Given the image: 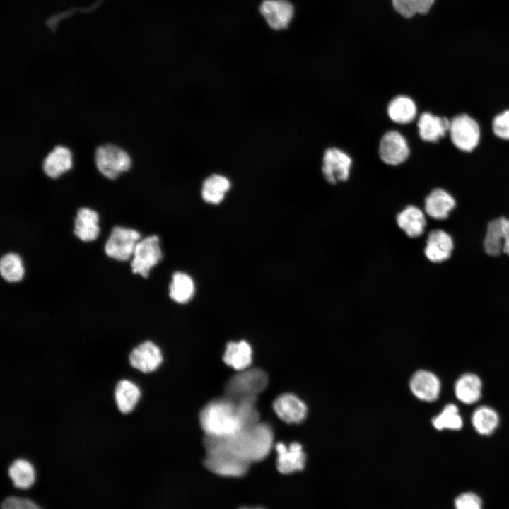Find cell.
Masks as SVG:
<instances>
[{"label":"cell","instance_id":"9c48e42d","mask_svg":"<svg viewBox=\"0 0 509 509\" xmlns=\"http://www.w3.org/2000/svg\"><path fill=\"white\" fill-rule=\"evenodd\" d=\"M99 212L89 206H81L75 212L72 222V234L80 242L90 243L101 235Z\"/></svg>","mask_w":509,"mask_h":509},{"label":"cell","instance_id":"52a82bcc","mask_svg":"<svg viewBox=\"0 0 509 509\" xmlns=\"http://www.w3.org/2000/svg\"><path fill=\"white\" fill-rule=\"evenodd\" d=\"M95 163L98 171L106 178L115 180L131 168V158L119 147L112 144L99 146L95 153Z\"/></svg>","mask_w":509,"mask_h":509},{"label":"cell","instance_id":"4dcf8cb0","mask_svg":"<svg viewBox=\"0 0 509 509\" xmlns=\"http://www.w3.org/2000/svg\"><path fill=\"white\" fill-rule=\"evenodd\" d=\"M497 413L488 406H480L473 413L472 422L475 430L481 435H490L498 424Z\"/></svg>","mask_w":509,"mask_h":509},{"label":"cell","instance_id":"9a60e30c","mask_svg":"<svg viewBox=\"0 0 509 509\" xmlns=\"http://www.w3.org/2000/svg\"><path fill=\"white\" fill-rule=\"evenodd\" d=\"M273 408L276 415L287 423H298L307 414V406L293 394H283L274 401Z\"/></svg>","mask_w":509,"mask_h":509},{"label":"cell","instance_id":"74e56055","mask_svg":"<svg viewBox=\"0 0 509 509\" xmlns=\"http://www.w3.org/2000/svg\"><path fill=\"white\" fill-rule=\"evenodd\" d=\"M238 509H264V508H262V507H253V508L241 507V508H238Z\"/></svg>","mask_w":509,"mask_h":509},{"label":"cell","instance_id":"d4e9b609","mask_svg":"<svg viewBox=\"0 0 509 509\" xmlns=\"http://www.w3.org/2000/svg\"><path fill=\"white\" fill-rule=\"evenodd\" d=\"M223 359L228 365L236 370L247 369L252 363L251 346L245 341H230L226 345Z\"/></svg>","mask_w":509,"mask_h":509},{"label":"cell","instance_id":"ba28073f","mask_svg":"<svg viewBox=\"0 0 509 509\" xmlns=\"http://www.w3.org/2000/svg\"><path fill=\"white\" fill-rule=\"evenodd\" d=\"M448 132L453 144L462 151H472L479 142V126L476 120L465 114L457 115L450 121Z\"/></svg>","mask_w":509,"mask_h":509},{"label":"cell","instance_id":"1f68e13d","mask_svg":"<svg viewBox=\"0 0 509 509\" xmlns=\"http://www.w3.org/2000/svg\"><path fill=\"white\" fill-rule=\"evenodd\" d=\"M484 247L486 252L491 256H498L503 252V235L501 218L494 219L488 223Z\"/></svg>","mask_w":509,"mask_h":509},{"label":"cell","instance_id":"8fae6325","mask_svg":"<svg viewBox=\"0 0 509 509\" xmlns=\"http://www.w3.org/2000/svg\"><path fill=\"white\" fill-rule=\"evenodd\" d=\"M378 154L384 163L396 166L407 160L410 149L406 138L400 132L392 130L381 138Z\"/></svg>","mask_w":509,"mask_h":509},{"label":"cell","instance_id":"f1b7e54d","mask_svg":"<svg viewBox=\"0 0 509 509\" xmlns=\"http://www.w3.org/2000/svg\"><path fill=\"white\" fill-rule=\"evenodd\" d=\"M169 290L170 296L174 301L178 303H185L194 295V282L187 274L176 272L172 277Z\"/></svg>","mask_w":509,"mask_h":509},{"label":"cell","instance_id":"2e32d148","mask_svg":"<svg viewBox=\"0 0 509 509\" xmlns=\"http://www.w3.org/2000/svg\"><path fill=\"white\" fill-rule=\"evenodd\" d=\"M409 387L412 393L419 399L433 402L440 392V381L433 373L418 370L411 377Z\"/></svg>","mask_w":509,"mask_h":509},{"label":"cell","instance_id":"ac0fdd59","mask_svg":"<svg viewBox=\"0 0 509 509\" xmlns=\"http://www.w3.org/2000/svg\"><path fill=\"white\" fill-rule=\"evenodd\" d=\"M397 226L409 238L421 236L426 226L423 211L414 205H409L396 216Z\"/></svg>","mask_w":509,"mask_h":509},{"label":"cell","instance_id":"cb8c5ba5","mask_svg":"<svg viewBox=\"0 0 509 509\" xmlns=\"http://www.w3.org/2000/svg\"><path fill=\"white\" fill-rule=\"evenodd\" d=\"M387 113L394 123L406 124L411 122L417 114L414 101L406 95H398L388 103Z\"/></svg>","mask_w":509,"mask_h":509},{"label":"cell","instance_id":"836d02e7","mask_svg":"<svg viewBox=\"0 0 509 509\" xmlns=\"http://www.w3.org/2000/svg\"><path fill=\"white\" fill-rule=\"evenodd\" d=\"M455 509H482L481 498L473 492L460 494L454 501Z\"/></svg>","mask_w":509,"mask_h":509},{"label":"cell","instance_id":"30bf717a","mask_svg":"<svg viewBox=\"0 0 509 509\" xmlns=\"http://www.w3.org/2000/svg\"><path fill=\"white\" fill-rule=\"evenodd\" d=\"M322 173L332 185L346 181L350 176L352 159L344 151L332 147L327 148L322 159Z\"/></svg>","mask_w":509,"mask_h":509},{"label":"cell","instance_id":"d6a6232c","mask_svg":"<svg viewBox=\"0 0 509 509\" xmlns=\"http://www.w3.org/2000/svg\"><path fill=\"white\" fill-rule=\"evenodd\" d=\"M432 424L438 430L460 429L462 426V420L457 406L453 404L446 405L440 414L432 419Z\"/></svg>","mask_w":509,"mask_h":509},{"label":"cell","instance_id":"484cf974","mask_svg":"<svg viewBox=\"0 0 509 509\" xmlns=\"http://www.w3.org/2000/svg\"><path fill=\"white\" fill-rule=\"evenodd\" d=\"M481 387V381L477 375L466 373L460 377L455 383V395L464 404H473L480 399Z\"/></svg>","mask_w":509,"mask_h":509},{"label":"cell","instance_id":"ffe728a7","mask_svg":"<svg viewBox=\"0 0 509 509\" xmlns=\"http://www.w3.org/2000/svg\"><path fill=\"white\" fill-rule=\"evenodd\" d=\"M450 121L445 117L422 113L418 120L419 134L423 141H438L449 131Z\"/></svg>","mask_w":509,"mask_h":509},{"label":"cell","instance_id":"8992f818","mask_svg":"<svg viewBox=\"0 0 509 509\" xmlns=\"http://www.w3.org/2000/svg\"><path fill=\"white\" fill-rule=\"evenodd\" d=\"M163 257L160 240L156 235L141 238L136 244L129 261V269L133 275L147 279L151 269L158 264Z\"/></svg>","mask_w":509,"mask_h":509},{"label":"cell","instance_id":"5bb4252c","mask_svg":"<svg viewBox=\"0 0 509 509\" xmlns=\"http://www.w3.org/2000/svg\"><path fill=\"white\" fill-rule=\"evenodd\" d=\"M132 367L145 373L156 370L163 361L159 347L152 341H145L132 349L129 354Z\"/></svg>","mask_w":509,"mask_h":509},{"label":"cell","instance_id":"3957f363","mask_svg":"<svg viewBox=\"0 0 509 509\" xmlns=\"http://www.w3.org/2000/svg\"><path fill=\"white\" fill-rule=\"evenodd\" d=\"M205 467L215 474L225 477H241L250 467L246 461L231 452L222 438L205 436Z\"/></svg>","mask_w":509,"mask_h":509},{"label":"cell","instance_id":"4fadbf2b","mask_svg":"<svg viewBox=\"0 0 509 509\" xmlns=\"http://www.w3.org/2000/svg\"><path fill=\"white\" fill-rule=\"evenodd\" d=\"M275 447L277 452L276 467L280 473L290 474L304 469L306 456L300 443L295 442L286 446L283 443H279Z\"/></svg>","mask_w":509,"mask_h":509},{"label":"cell","instance_id":"e0dca14e","mask_svg":"<svg viewBox=\"0 0 509 509\" xmlns=\"http://www.w3.org/2000/svg\"><path fill=\"white\" fill-rule=\"evenodd\" d=\"M453 250L451 236L442 230H433L427 237L424 254L426 258L434 263L447 260Z\"/></svg>","mask_w":509,"mask_h":509},{"label":"cell","instance_id":"603a6c76","mask_svg":"<svg viewBox=\"0 0 509 509\" xmlns=\"http://www.w3.org/2000/svg\"><path fill=\"white\" fill-rule=\"evenodd\" d=\"M26 274L24 260L14 251L3 254L0 257V276L4 282L16 284L21 282Z\"/></svg>","mask_w":509,"mask_h":509},{"label":"cell","instance_id":"6da1fadb","mask_svg":"<svg viewBox=\"0 0 509 509\" xmlns=\"http://www.w3.org/2000/svg\"><path fill=\"white\" fill-rule=\"evenodd\" d=\"M206 436L226 438L242 430L243 424L237 402L226 397L207 404L199 414Z\"/></svg>","mask_w":509,"mask_h":509},{"label":"cell","instance_id":"d6986e66","mask_svg":"<svg viewBox=\"0 0 509 509\" xmlns=\"http://www.w3.org/2000/svg\"><path fill=\"white\" fill-rule=\"evenodd\" d=\"M456 202L452 196L443 189L432 190L425 199L426 213L435 220H443L448 217L455 208Z\"/></svg>","mask_w":509,"mask_h":509},{"label":"cell","instance_id":"f546056e","mask_svg":"<svg viewBox=\"0 0 509 509\" xmlns=\"http://www.w3.org/2000/svg\"><path fill=\"white\" fill-rule=\"evenodd\" d=\"M434 2L435 0H391L394 11L406 19L428 13Z\"/></svg>","mask_w":509,"mask_h":509},{"label":"cell","instance_id":"44dd1931","mask_svg":"<svg viewBox=\"0 0 509 509\" xmlns=\"http://www.w3.org/2000/svg\"><path fill=\"white\" fill-rule=\"evenodd\" d=\"M72 167V156L69 148L57 146L45 158L42 169L45 175L57 179Z\"/></svg>","mask_w":509,"mask_h":509},{"label":"cell","instance_id":"8d00e7d4","mask_svg":"<svg viewBox=\"0 0 509 509\" xmlns=\"http://www.w3.org/2000/svg\"><path fill=\"white\" fill-rule=\"evenodd\" d=\"M503 235V252L509 256V219L501 217Z\"/></svg>","mask_w":509,"mask_h":509},{"label":"cell","instance_id":"277c9868","mask_svg":"<svg viewBox=\"0 0 509 509\" xmlns=\"http://www.w3.org/2000/svg\"><path fill=\"white\" fill-rule=\"evenodd\" d=\"M141 235L136 228L115 225L110 229L103 242L105 256L118 262H127L132 257L137 242Z\"/></svg>","mask_w":509,"mask_h":509},{"label":"cell","instance_id":"e575fe53","mask_svg":"<svg viewBox=\"0 0 509 509\" xmlns=\"http://www.w3.org/2000/svg\"><path fill=\"white\" fill-rule=\"evenodd\" d=\"M493 131L496 136L509 140V110L496 115L493 120Z\"/></svg>","mask_w":509,"mask_h":509},{"label":"cell","instance_id":"7a4b0ae2","mask_svg":"<svg viewBox=\"0 0 509 509\" xmlns=\"http://www.w3.org/2000/svg\"><path fill=\"white\" fill-rule=\"evenodd\" d=\"M222 440L235 455L251 464L262 460L269 455L273 445L274 434L269 425L258 422Z\"/></svg>","mask_w":509,"mask_h":509},{"label":"cell","instance_id":"7402d4cb","mask_svg":"<svg viewBox=\"0 0 509 509\" xmlns=\"http://www.w3.org/2000/svg\"><path fill=\"white\" fill-rule=\"evenodd\" d=\"M230 187L231 182L227 176L221 173H212L202 182L201 197L207 203L218 204L223 200Z\"/></svg>","mask_w":509,"mask_h":509},{"label":"cell","instance_id":"d590c367","mask_svg":"<svg viewBox=\"0 0 509 509\" xmlns=\"http://www.w3.org/2000/svg\"><path fill=\"white\" fill-rule=\"evenodd\" d=\"M1 509H42L30 499L10 496L6 498L1 505Z\"/></svg>","mask_w":509,"mask_h":509},{"label":"cell","instance_id":"5b68a950","mask_svg":"<svg viewBox=\"0 0 509 509\" xmlns=\"http://www.w3.org/2000/svg\"><path fill=\"white\" fill-rule=\"evenodd\" d=\"M267 383L268 377L264 370L247 368L230 379L226 386V396L235 402L256 400L257 394L266 388Z\"/></svg>","mask_w":509,"mask_h":509},{"label":"cell","instance_id":"7c38bea8","mask_svg":"<svg viewBox=\"0 0 509 509\" xmlns=\"http://www.w3.org/2000/svg\"><path fill=\"white\" fill-rule=\"evenodd\" d=\"M259 11L267 25L274 30L288 28L295 15L294 6L288 0H264Z\"/></svg>","mask_w":509,"mask_h":509},{"label":"cell","instance_id":"4316f807","mask_svg":"<svg viewBox=\"0 0 509 509\" xmlns=\"http://www.w3.org/2000/svg\"><path fill=\"white\" fill-rule=\"evenodd\" d=\"M141 396L139 388L128 380L119 381L115 390V399L118 409L123 414L131 412Z\"/></svg>","mask_w":509,"mask_h":509},{"label":"cell","instance_id":"83f0119b","mask_svg":"<svg viewBox=\"0 0 509 509\" xmlns=\"http://www.w3.org/2000/svg\"><path fill=\"white\" fill-rule=\"evenodd\" d=\"M8 475L15 487L27 489L33 486L35 479V469L26 460H16L8 468Z\"/></svg>","mask_w":509,"mask_h":509}]
</instances>
